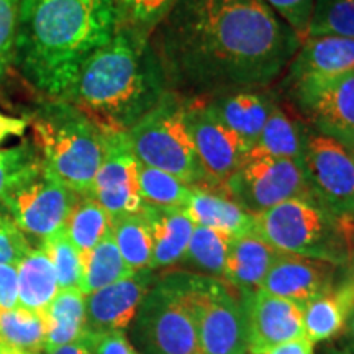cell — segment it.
<instances>
[{
  "label": "cell",
  "instance_id": "6da1fadb",
  "mask_svg": "<svg viewBox=\"0 0 354 354\" xmlns=\"http://www.w3.org/2000/svg\"><path fill=\"white\" fill-rule=\"evenodd\" d=\"M156 32L167 84L184 99L264 91L302 43L261 0H177Z\"/></svg>",
  "mask_w": 354,
  "mask_h": 354
},
{
  "label": "cell",
  "instance_id": "7a4b0ae2",
  "mask_svg": "<svg viewBox=\"0 0 354 354\" xmlns=\"http://www.w3.org/2000/svg\"><path fill=\"white\" fill-rule=\"evenodd\" d=\"M115 33L113 0H21L13 64L35 88L63 100L86 61Z\"/></svg>",
  "mask_w": 354,
  "mask_h": 354
},
{
  "label": "cell",
  "instance_id": "3957f363",
  "mask_svg": "<svg viewBox=\"0 0 354 354\" xmlns=\"http://www.w3.org/2000/svg\"><path fill=\"white\" fill-rule=\"evenodd\" d=\"M169 91L151 41L117 32L86 61L63 100L100 130L127 133Z\"/></svg>",
  "mask_w": 354,
  "mask_h": 354
},
{
  "label": "cell",
  "instance_id": "277c9868",
  "mask_svg": "<svg viewBox=\"0 0 354 354\" xmlns=\"http://www.w3.org/2000/svg\"><path fill=\"white\" fill-rule=\"evenodd\" d=\"M44 169L87 197L105 156V131L66 100L53 99L28 120Z\"/></svg>",
  "mask_w": 354,
  "mask_h": 354
},
{
  "label": "cell",
  "instance_id": "5b68a950",
  "mask_svg": "<svg viewBox=\"0 0 354 354\" xmlns=\"http://www.w3.org/2000/svg\"><path fill=\"white\" fill-rule=\"evenodd\" d=\"M256 216V232L282 253L307 256L342 266L349 230L315 197L292 198Z\"/></svg>",
  "mask_w": 354,
  "mask_h": 354
},
{
  "label": "cell",
  "instance_id": "8992f818",
  "mask_svg": "<svg viewBox=\"0 0 354 354\" xmlns=\"http://www.w3.org/2000/svg\"><path fill=\"white\" fill-rule=\"evenodd\" d=\"M127 135L140 165L169 172L189 185L209 187L185 122L184 97L169 91Z\"/></svg>",
  "mask_w": 354,
  "mask_h": 354
},
{
  "label": "cell",
  "instance_id": "52a82bcc",
  "mask_svg": "<svg viewBox=\"0 0 354 354\" xmlns=\"http://www.w3.org/2000/svg\"><path fill=\"white\" fill-rule=\"evenodd\" d=\"M131 339L140 354H202L183 272L154 281L131 323Z\"/></svg>",
  "mask_w": 354,
  "mask_h": 354
},
{
  "label": "cell",
  "instance_id": "ba28073f",
  "mask_svg": "<svg viewBox=\"0 0 354 354\" xmlns=\"http://www.w3.org/2000/svg\"><path fill=\"white\" fill-rule=\"evenodd\" d=\"M184 294L196 322L202 354H246L243 302L218 277L183 272Z\"/></svg>",
  "mask_w": 354,
  "mask_h": 354
},
{
  "label": "cell",
  "instance_id": "9c48e42d",
  "mask_svg": "<svg viewBox=\"0 0 354 354\" xmlns=\"http://www.w3.org/2000/svg\"><path fill=\"white\" fill-rule=\"evenodd\" d=\"M81 196L44 169L41 159L15 179L0 205L24 233L46 238L64 227Z\"/></svg>",
  "mask_w": 354,
  "mask_h": 354
},
{
  "label": "cell",
  "instance_id": "30bf717a",
  "mask_svg": "<svg viewBox=\"0 0 354 354\" xmlns=\"http://www.w3.org/2000/svg\"><path fill=\"white\" fill-rule=\"evenodd\" d=\"M223 192L251 215L292 198L313 197L300 162L251 149L223 185Z\"/></svg>",
  "mask_w": 354,
  "mask_h": 354
},
{
  "label": "cell",
  "instance_id": "8fae6325",
  "mask_svg": "<svg viewBox=\"0 0 354 354\" xmlns=\"http://www.w3.org/2000/svg\"><path fill=\"white\" fill-rule=\"evenodd\" d=\"M302 167L313 197L354 230V156L338 141L307 133Z\"/></svg>",
  "mask_w": 354,
  "mask_h": 354
},
{
  "label": "cell",
  "instance_id": "7c38bea8",
  "mask_svg": "<svg viewBox=\"0 0 354 354\" xmlns=\"http://www.w3.org/2000/svg\"><path fill=\"white\" fill-rule=\"evenodd\" d=\"M185 122L210 189L223 185L243 165L250 148L221 122L209 100L184 99Z\"/></svg>",
  "mask_w": 354,
  "mask_h": 354
},
{
  "label": "cell",
  "instance_id": "4fadbf2b",
  "mask_svg": "<svg viewBox=\"0 0 354 354\" xmlns=\"http://www.w3.org/2000/svg\"><path fill=\"white\" fill-rule=\"evenodd\" d=\"M286 91L317 133L338 141L354 156V73Z\"/></svg>",
  "mask_w": 354,
  "mask_h": 354
},
{
  "label": "cell",
  "instance_id": "5bb4252c",
  "mask_svg": "<svg viewBox=\"0 0 354 354\" xmlns=\"http://www.w3.org/2000/svg\"><path fill=\"white\" fill-rule=\"evenodd\" d=\"M87 197L99 202L112 218L138 214L143 209L140 161L133 153L127 133L105 131V156Z\"/></svg>",
  "mask_w": 354,
  "mask_h": 354
},
{
  "label": "cell",
  "instance_id": "9a60e30c",
  "mask_svg": "<svg viewBox=\"0 0 354 354\" xmlns=\"http://www.w3.org/2000/svg\"><path fill=\"white\" fill-rule=\"evenodd\" d=\"M248 353L266 354L269 349L304 338V307L268 292L243 290Z\"/></svg>",
  "mask_w": 354,
  "mask_h": 354
},
{
  "label": "cell",
  "instance_id": "2e32d148",
  "mask_svg": "<svg viewBox=\"0 0 354 354\" xmlns=\"http://www.w3.org/2000/svg\"><path fill=\"white\" fill-rule=\"evenodd\" d=\"M338 264L307 256L279 253L269 272L266 274L261 290L304 305L335 287Z\"/></svg>",
  "mask_w": 354,
  "mask_h": 354
},
{
  "label": "cell",
  "instance_id": "e0dca14e",
  "mask_svg": "<svg viewBox=\"0 0 354 354\" xmlns=\"http://www.w3.org/2000/svg\"><path fill=\"white\" fill-rule=\"evenodd\" d=\"M153 284V271L143 269L86 295L87 331H125L135 320L136 312Z\"/></svg>",
  "mask_w": 354,
  "mask_h": 354
},
{
  "label": "cell",
  "instance_id": "ac0fdd59",
  "mask_svg": "<svg viewBox=\"0 0 354 354\" xmlns=\"http://www.w3.org/2000/svg\"><path fill=\"white\" fill-rule=\"evenodd\" d=\"M354 73V38L305 37L286 69V88Z\"/></svg>",
  "mask_w": 354,
  "mask_h": 354
},
{
  "label": "cell",
  "instance_id": "d6986e66",
  "mask_svg": "<svg viewBox=\"0 0 354 354\" xmlns=\"http://www.w3.org/2000/svg\"><path fill=\"white\" fill-rule=\"evenodd\" d=\"M184 212L196 227L218 230L233 238L256 230V216L220 189L192 185Z\"/></svg>",
  "mask_w": 354,
  "mask_h": 354
},
{
  "label": "cell",
  "instance_id": "ffe728a7",
  "mask_svg": "<svg viewBox=\"0 0 354 354\" xmlns=\"http://www.w3.org/2000/svg\"><path fill=\"white\" fill-rule=\"evenodd\" d=\"M279 253L256 230L234 236L221 281L240 290L261 289Z\"/></svg>",
  "mask_w": 354,
  "mask_h": 354
},
{
  "label": "cell",
  "instance_id": "44dd1931",
  "mask_svg": "<svg viewBox=\"0 0 354 354\" xmlns=\"http://www.w3.org/2000/svg\"><path fill=\"white\" fill-rule=\"evenodd\" d=\"M203 100H209L221 122L245 141L250 151L258 143L274 102L272 97L264 91L234 92Z\"/></svg>",
  "mask_w": 354,
  "mask_h": 354
},
{
  "label": "cell",
  "instance_id": "7402d4cb",
  "mask_svg": "<svg viewBox=\"0 0 354 354\" xmlns=\"http://www.w3.org/2000/svg\"><path fill=\"white\" fill-rule=\"evenodd\" d=\"M143 214L153 233V259L149 269L169 268L180 263L187 250L196 225L179 209L143 205Z\"/></svg>",
  "mask_w": 354,
  "mask_h": 354
},
{
  "label": "cell",
  "instance_id": "603a6c76",
  "mask_svg": "<svg viewBox=\"0 0 354 354\" xmlns=\"http://www.w3.org/2000/svg\"><path fill=\"white\" fill-rule=\"evenodd\" d=\"M353 307L354 289L336 281L333 289L304 305L305 338L315 344L342 335Z\"/></svg>",
  "mask_w": 354,
  "mask_h": 354
},
{
  "label": "cell",
  "instance_id": "cb8c5ba5",
  "mask_svg": "<svg viewBox=\"0 0 354 354\" xmlns=\"http://www.w3.org/2000/svg\"><path fill=\"white\" fill-rule=\"evenodd\" d=\"M44 322V351L79 342L87 335L86 295L79 289H59L41 312Z\"/></svg>",
  "mask_w": 354,
  "mask_h": 354
},
{
  "label": "cell",
  "instance_id": "d4e9b609",
  "mask_svg": "<svg viewBox=\"0 0 354 354\" xmlns=\"http://www.w3.org/2000/svg\"><path fill=\"white\" fill-rule=\"evenodd\" d=\"M17 269L20 307L41 313L59 292L51 261L41 248H38L30 250L17 264Z\"/></svg>",
  "mask_w": 354,
  "mask_h": 354
},
{
  "label": "cell",
  "instance_id": "484cf974",
  "mask_svg": "<svg viewBox=\"0 0 354 354\" xmlns=\"http://www.w3.org/2000/svg\"><path fill=\"white\" fill-rule=\"evenodd\" d=\"M308 130L302 123L292 118L276 100L272 102L271 113L261 131L254 151L268 154V156L290 159L302 165L305 141Z\"/></svg>",
  "mask_w": 354,
  "mask_h": 354
},
{
  "label": "cell",
  "instance_id": "4316f807",
  "mask_svg": "<svg viewBox=\"0 0 354 354\" xmlns=\"http://www.w3.org/2000/svg\"><path fill=\"white\" fill-rule=\"evenodd\" d=\"M112 238L133 272L149 269L153 259V233L143 210L113 218Z\"/></svg>",
  "mask_w": 354,
  "mask_h": 354
},
{
  "label": "cell",
  "instance_id": "83f0119b",
  "mask_svg": "<svg viewBox=\"0 0 354 354\" xmlns=\"http://www.w3.org/2000/svg\"><path fill=\"white\" fill-rule=\"evenodd\" d=\"M82 256V284L81 292L84 295L104 289L115 282L123 281L135 274L128 268L125 259L115 245L112 233L104 238L94 250Z\"/></svg>",
  "mask_w": 354,
  "mask_h": 354
},
{
  "label": "cell",
  "instance_id": "f1b7e54d",
  "mask_svg": "<svg viewBox=\"0 0 354 354\" xmlns=\"http://www.w3.org/2000/svg\"><path fill=\"white\" fill-rule=\"evenodd\" d=\"M113 218L99 202L81 197L71 210L64 223V232L81 254L91 250L112 233Z\"/></svg>",
  "mask_w": 354,
  "mask_h": 354
},
{
  "label": "cell",
  "instance_id": "f546056e",
  "mask_svg": "<svg viewBox=\"0 0 354 354\" xmlns=\"http://www.w3.org/2000/svg\"><path fill=\"white\" fill-rule=\"evenodd\" d=\"M232 241L233 236L218 230L196 227L180 263L197 274L221 279Z\"/></svg>",
  "mask_w": 354,
  "mask_h": 354
},
{
  "label": "cell",
  "instance_id": "4dcf8cb0",
  "mask_svg": "<svg viewBox=\"0 0 354 354\" xmlns=\"http://www.w3.org/2000/svg\"><path fill=\"white\" fill-rule=\"evenodd\" d=\"M117 32L140 41H151L159 25L167 19L177 0H113Z\"/></svg>",
  "mask_w": 354,
  "mask_h": 354
},
{
  "label": "cell",
  "instance_id": "1f68e13d",
  "mask_svg": "<svg viewBox=\"0 0 354 354\" xmlns=\"http://www.w3.org/2000/svg\"><path fill=\"white\" fill-rule=\"evenodd\" d=\"M0 343L38 354L44 349V322L41 313L24 307L0 310Z\"/></svg>",
  "mask_w": 354,
  "mask_h": 354
},
{
  "label": "cell",
  "instance_id": "d6a6232c",
  "mask_svg": "<svg viewBox=\"0 0 354 354\" xmlns=\"http://www.w3.org/2000/svg\"><path fill=\"white\" fill-rule=\"evenodd\" d=\"M140 192L146 205L184 210L192 185L169 172L140 165Z\"/></svg>",
  "mask_w": 354,
  "mask_h": 354
},
{
  "label": "cell",
  "instance_id": "836d02e7",
  "mask_svg": "<svg viewBox=\"0 0 354 354\" xmlns=\"http://www.w3.org/2000/svg\"><path fill=\"white\" fill-rule=\"evenodd\" d=\"M41 250L51 261L59 289L81 290L82 256L66 234L64 227L44 238Z\"/></svg>",
  "mask_w": 354,
  "mask_h": 354
},
{
  "label": "cell",
  "instance_id": "e575fe53",
  "mask_svg": "<svg viewBox=\"0 0 354 354\" xmlns=\"http://www.w3.org/2000/svg\"><path fill=\"white\" fill-rule=\"evenodd\" d=\"M307 37L354 38V0H315Z\"/></svg>",
  "mask_w": 354,
  "mask_h": 354
},
{
  "label": "cell",
  "instance_id": "d590c367",
  "mask_svg": "<svg viewBox=\"0 0 354 354\" xmlns=\"http://www.w3.org/2000/svg\"><path fill=\"white\" fill-rule=\"evenodd\" d=\"M39 161V154L32 143H21L13 148L0 149V197L24 174Z\"/></svg>",
  "mask_w": 354,
  "mask_h": 354
},
{
  "label": "cell",
  "instance_id": "8d00e7d4",
  "mask_svg": "<svg viewBox=\"0 0 354 354\" xmlns=\"http://www.w3.org/2000/svg\"><path fill=\"white\" fill-rule=\"evenodd\" d=\"M20 3L21 0H0V81L13 64Z\"/></svg>",
  "mask_w": 354,
  "mask_h": 354
},
{
  "label": "cell",
  "instance_id": "74e56055",
  "mask_svg": "<svg viewBox=\"0 0 354 354\" xmlns=\"http://www.w3.org/2000/svg\"><path fill=\"white\" fill-rule=\"evenodd\" d=\"M261 2H264L276 15L281 17L282 21L294 30L300 41H304L308 33L315 0H261Z\"/></svg>",
  "mask_w": 354,
  "mask_h": 354
},
{
  "label": "cell",
  "instance_id": "f35d334b",
  "mask_svg": "<svg viewBox=\"0 0 354 354\" xmlns=\"http://www.w3.org/2000/svg\"><path fill=\"white\" fill-rule=\"evenodd\" d=\"M30 250L25 233L0 205V264H19Z\"/></svg>",
  "mask_w": 354,
  "mask_h": 354
},
{
  "label": "cell",
  "instance_id": "ab89813d",
  "mask_svg": "<svg viewBox=\"0 0 354 354\" xmlns=\"http://www.w3.org/2000/svg\"><path fill=\"white\" fill-rule=\"evenodd\" d=\"M92 354H140L127 338L125 331H104L84 336Z\"/></svg>",
  "mask_w": 354,
  "mask_h": 354
},
{
  "label": "cell",
  "instance_id": "60d3db41",
  "mask_svg": "<svg viewBox=\"0 0 354 354\" xmlns=\"http://www.w3.org/2000/svg\"><path fill=\"white\" fill-rule=\"evenodd\" d=\"M20 307L17 264H0V310Z\"/></svg>",
  "mask_w": 354,
  "mask_h": 354
},
{
  "label": "cell",
  "instance_id": "b9f144b4",
  "mask_svg": "<svg viewBox=\"0 0 354 354\" xmlns=\"http://www.w3.org/2000/svg\"><path fill=\"white\" fill-rule=\"evenodd\" d=\"M28 127L26 118L8 117L0 112V145L6 141L8 136H21Z\"/></svg>",
  "mask_w": 354,
  "mask_h": 354
},
{
  "label": "cell",
  "instance_id": "7bdbcfd3",
  "mask_svg": "<svg viewBox=\"0 0 354 354\" xmlns=\"http://www.w3.org/2000/svg\"><path fill=\"white\" fill-rule=\"evenodd\" d=\"M313 346L315 344L304 336V338L294 339V342L279 344V346L269 349L266 354H315Z\"/></svg>",
  "mask_w": 354,
  "mask_h": 354
},
{
  "label": "cell",
  "instance_id": "ee69618b",
  "mask_svg": "<svg viewBox=\"0 0 354 354\" xmlns=\"http://www.w3.org/2000/svg\"><path fill=\"white\" fill-rule=\"evenodd\" d=\"M336 281L344 282V284L351 286L354 289V232L351 236H349L346 259H344L343 264L339 266L338 277H336Z\"/></svg>",
  "mask_w": 354,
  "mask_h": 354
},
{
  "label": "cell",
  "instance_id": "f6af8a7d",
  "mask_svg": "<svg viewBox=\"0 0 354 354\" xmlns=\"http://www.w3.org/2000/svg\"><path fill=\"white\" fill-rule=\"evenodd\" d=\"M46 354H92V351L91 348H88L86 338H82L79 339V342L53 349V351H46Z\"/></svg>",
  "mask_w": 354,
  "mask_h": 354
},
{
  "label": "cell",
  "instance_id": "bcb514c9",
  "mask_svg": "<svg viewBox=\"0 0 354 354\" xmlns=\"http://www.w3.org/2000/svg\"><path fill=\"white\" fill-rule=\"evenodd\" d=\"M343 336L344 342H346V346L349 351L354 354V307L351 308V312L348 313L346 323H344V330H343Z\"/></svg>",
  "mask_w": 354,
  "mask_h": 354
},
{
  "label": "cell",
  "instance_id": "7dc6e473",
  "mask_svg": "<svg viewBox=\"0 0 354 354\" xmlns=\"http://www.w3.org/2000/svg\"><path fill=\"white\" fill-rule=\"evenodd\" d=\"M322 354H353L348 348H338V346H328L323 349Z\"/></svg>",
  "mask_w": 354,
  "mask_h": 354
},
{
  "label": "cell",
  "instance_id": "c3c4849f",
  "mask_svg": "<svg viewBox=\"0 0 354 354\" xmlns=\"http://www.w3.org/2000/svg\"><path fill=\"white\" fill-rule=\"evenodd\" d=\"M0 354H32V353L21 351V349H17V348L7 346V344L0 343Z\"/></svg>",
  "mask_w": 354,
  "mask_h": 354
},
{
  "label": "cell",
  "instance_id": "681fc988",
  "mask_svg": "<svg viewBox=\"0 0 354 354\" xmlns=\"http://www.w3.org/2000/svg\"><path fill=\"white\" fill-rule=\"evenodd\" d=\"M246 354H250V353H246Z\"/></svg>",
  "mask_w": 354,
  "mask_h": 354
}]
</instances>
